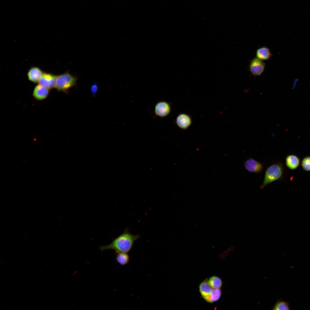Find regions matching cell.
I'll return each mask as SVG.
<instances>
[{
  "label": "cell",
  "instance_id": "1",
  "mask_svg": "<svg viewBox=\"0 0 310 310\" xmlns=\"http://www.w3.org/2000/svg\"><path fill=\"white\" fill-rule=\"evenodd\" d=\"M140 237L139 235L131 233L126 228L122 234L114 239L110 244L101 246L100 249L101 251L111 249L117 253H127L132 249L135 241Z\"/></svg>",
  "mask_w": 310,
  "mask_h": 310
},
{
  "label": "cell",
  "instance_id": "2",
  "mask_svg": "<svg viewBox=\"0 0 310 310\" xmlns=\"http://www.w3.org/2000/svg\"><path fill=\"white\" fill-rule=\"evenodd\" d=\"M283 173V167L280 163H276L270 165L266 170L264 180L260 188L263 189L268 184L280 179Z\"/></svg>",
  "mask_w": 310,
  "mask_h": 310
},
{
  "label": "cell",
  "instance_id": "3",
  "mask_svg": "<svg viewBox=\"0 0 310 310\" xmlns=\"http://www.w3.org/2000/svg\"><path fill=\"white\" fill-rule=\"evenodd\" d=\"M77 78L68 71L56 76L55 88L59 91L67 93L76 84Z\"/></svg>",
  "mask_w": 310,
  "mask_h": 310
},
{
  "label": "cell",
  "instance_id": "4",
  "mask_svg": "<svg viewBox=\"0 0 310 310\" xmlns=\"http://www.w3.org/2000/svg\"><path fill=\"white\" fill-rule=\"evenodd\" d=\"M266 66L263 60L255 57L250 62L249 67L251 73L255 76L260 75L263 72Z\"/></svg>",
  "mask_w": 310,
  "mask_h": 310
},
{
  "label": "cell",
  "instance_id": "5",
  "mask_svg": "<svg viewBox=\"0 0 310 310\" xmlns=\"http://www.w3.org/2000/svg\"><path fill=\"white\" fill-rule=\"evenodd\" d=\"M171 111V107L170 103L165 101L158 102L154 107V112L155 115L160 117L167 116L170 114Z\"/></svg>",
  "mask_w": 310,
  "mask_h": 310
},
{
  "label": "cell",
  "instance_id": "6",
  "mask_svg": "<svg viewBox=\"0 0 310 310\" xmlns=\"http://www.w3.org/2000/svg\"><path fill=\"white\" fill-rule=\"evenodd\" d=\"M56 76L49 73H44L38 82V84L49 89L55 87Z\"/></svg>",
  "mask_w": 310,
  "mask_h": 310
},
{
  "label": "cell",
  "instance_id": "7",
  "mask_svg": "<svg viewBox=\"0 0 310 310\" xmlns=\"http://www.w3.org/2000/svg\"><path fill=\"white\" fill-rule=\"evenodd\" d=\"M244 165L245 168L248 171L255 173L261 172L263 167L262 163L252 158L246 160Z\"/></svg>",
  "mask_w": 310,
  "mask_h": 310
},
{
  "label": "cell",
  "instance_id": "8",
  "mask_svg": "<svg viewBox=\"0 0 310 310\" xmlns=\"http://www.w3.org/2000/svg\"><path fill=\"white\" fill-rule=\"evenodd\" d=\"M177 125L180 129H186L189 127L192 123L190 116L185 113H181L177 117L176 120Z\"/></svg>",
  "mask_w": 310,
  "mask_h": 310
},
{
  "label": "cell",
  "instance_id": "9",
  "mask_svg": "<svg viewBox=\"0 0 310 310\" xmlns=\"http://www.w3.org/2000/svg\"><path fill=\"white\" fill-rule=\"evenodd\" d=\"M49 89L39 84L36 86L33 91L32 95L34 98L38 100H42L48 96Z\"/></svg>",
  "mask_w": 310,
  "mask_h": 310
},
{
  "label": "cell",
  "instance_id": "10",
  "mask_svg": "<svg viewBox=\"0 0 310 310\" xmlns=\"http://www.w3.org/2000/svg\"><path fill=\"white\" fill-rule=\"evenodd\" d=\"M213 288L209 285L206 279L204 280L199 286V292L202 297L207 302L209 303L210 297Z\"/></svg>",
  "mask_w": 310,
  "mask_h": 310
},
{
  "label": "cell",
  "instance_id": "11",
  "mask_svg": "<svg viewBox=\"0 0 310 310\" xmlns=\"http://www.w3.org/2000/svg\"><path fill=\"white\" fill-rule=\"evenodd\" d=\"M43 73L42 71L39 67H32L29 70L27 76L30 81L36 83L38 82Z\"/></svg>",
  "mask_w": 310,
  "mask_h": 310
},
{
  "label": "cell",
  "instance_id": "12",
  "mask_svg": "<svg viewBox=\"0 0 310 310\" xmlns=\"http://www.w3.org/2000/svg\"><path fill=\"white\" fill-rule=\"evenodd\" d=\"M286 164L287 166L290 169L294 170L297 168L300 163V160L297 156L289 155L286 156L285 159Z\"/></svg>",
  "mask_w": 310,
  "mask_h": 310
},
{
  "label": "cell",
  "instance_id": "13",
  "mask_svg": "<svg viewBox=\"0 0 310 310\" xmlns=\"http://www.w3.org/2000/svg\"><path fill=\"white\" fill-rule=\"evenodd\" d=\"M272 55L269 49L266 46L260 48L256 51L257 57L262 60H268Z\"/></svg>",
  "mask_w": 310,
  "mask_h": 310
},
{
  "label": "cell",
  "instance_id": "14",
  "mask_svg": "<svg viewBox=\"0 0 310 310\" xmlns=\"http://www.w3.org/2000/svg\"><path fill=\"white\" fill-rule=\"evenodd\" d=\"M118 253L116 257L117 261L122 266L127 264L129 260V257L127 253L121 252Z\"/></svg>",
  "mask_w": 310,
  "mask_h": 310
},
{
  "label": "cell",
  "instance_id": "15",
  "mask_svg": "<svg viewBox=\"0 0 310 310\" xmlns=\"http://www.w3.org/2000/svg\"><path fill=\"white\" fill-rule=\"evenodd\" d=\"M208 283L210 286L213 289L220 288L222 285L221 279L216 276L211 277L208 280Z\"/></svg>",
  "mask_w": 310,
  "mask_h": 310
},
{
  "label": "cell",
  "instance_id": "16",
  "mask_svg": "<svg viewBox=\"0 0 310 310\" xmlns=\"http://www.w3.org/2000/svg\"><path fill=\"white\" fill-rule=\"evenodd\" d=\"M272 310H290L289 305L288 303L283 301H278L275 304Z\"/></svg>",
  "mask_w": 310,
  "mask_h": 310
},
{
  "label": "cell",
  "instance_id": "17",
  "mask_svg": "<svg viewBox=\"0 0 310 310\" xmlns=\"http://www.w3.org/2000/svg\"><path fill=\"white\" fill-rule=\"evenodd\" d=\"M221 291L220 288L213 289L211 295L209 303H212L217 301L220 298Z\"/></svg>",
  "mask_w": 310,
  "mask_h": 310
},
{
  "label": "cell",
  "instance_id": "18",
  "mask_svg": "<svg viewBox=\"0 0 310 310\" xmlns=\"http://www.w3.org/2000/svg\"><path fill=\"white\" fill-rule=\"evenodd\" d=\"M302 167L306 171H310V156L304 157L301 161Z\"/></svg>",
  "mask_w": 310,
  "mask_h": 310
},
{
  "label": "cell",
  "instance_id": "19",
  "mask_svg": "<svg viewBox=\"0 0 310 310\" xmlns=\"http://www.w3.org/2000/svg\"><path fill=\"white\" fill-rule=\"evenodd\" d=\"M97 89V87L96 85L94 84L92 86L91 88L92 92L94 94L96 92Z\"/></svg>",
  "mask_w": 310,
  "mask_h": 310
}]
</instances>
